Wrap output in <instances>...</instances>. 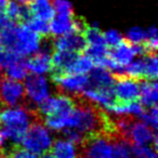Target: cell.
<instances>
[{
	"label": "cell",
	"instance_id": "cell-1",
	"mask_svg": "<svg viewBox=\"0 0 158 158\" xmlns=\"http://www.w3.org/2000/svg\"><path fill=\"white\" fill-rule=\"evenodd\" d=\"M116 133H95L85 136L78 155L87 158H115Z\"/></svg>",
	"mask_w": 158,
	"mask_h": 158
},
{
	"label": "cell",
	"instance_id": "cell-2",
	"mask_svg": "<svg viewBox=\"0 0 158 158\" xmlns=\"http://www.w3.org/2000/svg\"><path fill=\"white\" fill-rule=\"evenodd\" d=\"M52 142L51 134L44 120L38 119L29 125L21 141V145L35 155H41L50 151Z\"/></svg>",
	"mask_w": 158,
	"mask_h": 158
},
{
	"label": "cell",
	"instance_id": "cell-3",
	"mask_svg": "<svg viewBox=\"0 0 158 158\" xmlns=\"http://www.w3.org/2000/svg\"><path fill=\"white\" fill-rule=\"evenodd\" d=\"M74 110V99L66 93L57 91L56 94L53 97L47 98L44 101L37 105V110L40 116H65L69 115Z\"/></svg>",
	"mask_w": 158,
	"mask_h": 158
},
{
	"label": "cell",
	"instance_id": "cell-4",
	"mask_svg": "<svg viewBox=\"0 0 158 158\" xmlns=\"http://www.w3.org/2000/svg\"><path fill=\"white\" fill-rule=\"evenodd\" d=\"M26 95L23 84L2 76L0 78V108L23 106Z\"/></svg>",
	"mask_w": 158,
	"mask_h": 158
},
{
	"label": "cell",
	"instance_id": "cell-5",
	"mask_svg": "<svg viewBox=\"0 0 158 158\" xmlns=\"http://www.w3.org/2000/svg\"><path fill=\"white\" fill-rule=\"evenodd\" d=\"M51 79L55 84L56 91L70 95L81 94L89 86V78L87 75L80 74H51Z\"/></svg>",
	"mask_w": 158,
	"mask_h": 158
},
{
	"label": "cell",
	"instance_id": "cell-6",
	"mask_svg": "<svg viewBox=\"0 0 158 158\" xmlns=\"http://www.w3.org/2000/svg\"><path fill=\"white\" fill-rule=\"evenodd\" d=\"M114 75V94L118 102H134L139 100L140 95V80L126 76L123 73Z\"/></svg>",
	"mask_w": 158,
	"mask_h": 158
},
{
	"label": "cell",
	"instance_id": "cell-7",
	"mask_svg": "<svg viewBox=\"0 0 158 158\" xmlns=\"http://www.w3.org/2000/svg\"><path fill=\"white\" fill-rule=\"evenodd\" d=\"M41 36L29 29L25 24H18L16 26V40L13 51L21 56L34 54L40 48Z\"/></svg>",
	"mask_w": 158,
	"mask_h": 158
},
{
	"label": "cell",
	"instance_id": "cell-8",
	"mask_svg": "<svg viewBox=\"0 0 158 158\" xmlns=\"http://www.w3.org/2000/svg\"><path fill=\"white\" fill-rule=\"evenodd\" d=\"M24 90L26 99L29 102L38 105L42 101L50 97V87L48 80L41 75L33 74L31 76L27 75L24 79Z\"/></svg>",
	"mask_w": 158,
	"mask_h": 158
},
{
	"label": "cell",
	"instance_id": "cell-9",
	"mask_svg": "<svg viewBox=\"0 0 158 158\" xmlns=\"http://www.w3.org/2000/svg\"><path fill=\"white\" fill-rule=\"evenodd\" d=\"M53 50L72 51L76 53H82L87 46L86 39L82 34L68 33L65 35L57 36L52 39Z\"/></svg>",
	"mask_w": 158,
	"mask_h": 158
},
{
	"label": "cell",
	"instance_id": "cell-10",
	"mask_svg": "<svg viewBox=\"0 0 158 158\" xmlns=\"http://www.w3.org/2000/svg\"><path fill=\"white\" fill-rule=\"evenodd\" d=\"M136 55L135 50H134V46L123 38V40L118 44L117 46L113 47L112 50L108 51V56L113 62L117 64L121 69L130 64L133 61L134 56Z\"/></svg>",
	"mask_w": 158,
	"mask_h": 158
},
{
	"label": "cell",
	"instance_id": "cell-11",
	"mask_svg": "<svg viewBox=\"0 0 158 158\" xmlns=\"http://www.w3.org/2000/svg\"><path fill=\"white\" fill-rule=\"evenodd\" d=\"M51 54L52 53L44 52L41 50H38L37 52L34 53L27 61H25L28 72L37 75L51 73V70H52Z\"/></svg>",
	"mask_w": 158,
	"mask_h": 158
},
{
	"label": "cell",
	"instance_id": "cell-12",
	"mask_svg": "<svg viewBox=\"0 0 158 158\" xmlns=\"http://www.w3.org/2000/svg\"><path fill=\"white\" fill-rule=\"evenodd\" d=\"M79 54L80 53L72 52V51L53 50L52 54H51V62H52L51 74L67 73L72 64L74 63V61Z\"/></svg>",
	"mask_w": 158,
	"mask_h": 158
},
{
	"label": "cell",
	"instance_id": "cell-13",
	"mask_svg": "<svg viewBox=\"0 0 158 158\" xmlns=\"http://www.w3.org/2000/svg\"><path fill=\"white\" fill-rule=\"evenodd\" d=\"M88 88L94 89H108L114 87L115 78L110 70L103 67H93L90 70Z\"/></svg>",
	"mask_w": 158,
	"mask_h": 158
},
{
	"label": "cell",
	"instance_id": "cell-14",
	"mask_svg": "<svg viewBox=\"0 0 158 158\" xmlns=\"http://www.w3.org/2000/svg\"><path fill=\"white\" fill-rule=\"evenodd\" d=\"M104 110L108 114L114 115H130V116L140 117L144 112V107L138 101L134 102H118L114 101L113 103L104 106Z\"/></svg>",
	"mask_w": 158,
	"mask_h": 158
},
{
	"label": "cell",
	"instance_id": "cell-15",
	"mask_svg": "<svg viewBox=\"0 0 158 158\" xmlns=\"http://www.w3.org/2000/svg\"><path fill=\"white\" fill-rule=\"evenodd\" d=\"M158 99V85L156 80H140V95L139 100L143 107H152L157 105Z\"/></svg>",
	"mask_w": 158,
	"mask_h": 158
},
{
	"label": "cell",
	"instance_id": "cell-16",
	"mask_svg": "<svg viewBox=\"0 0 158 158\" xmlns=\"http://www.w3.org/2000/svg\"><path fill=\"white\" fill-rule=\"evenodd\" d=\"M81 94L88 100L92 101L93 103L98 105L106 106L108 104L113 103L115 100L114 89H94V88H87L81 92Z\"/></svg>",
	"mask_w": 158,
	"mask_h": 158
},
{
	"label": "cell",
	"instance_id": "cell-17",
	"mask_svg": "<svg viewBox=\"0 0 158 158\" xmlns=\"http://www.w3.org/2000/svg\"><path fill=\"white\" fill-rule=\"evenodd\" d=\"M75 15V14H74ZM74 15H56L51 20L49 24L50 27V35L57 37V36L65 35L68 33H75L73 18Z\"/></svg>",
	"mask_w": 158,
	"mask_h": 158
},
{
	"label": "cell",
	"instance_id": "cell-18",
	"mask_svg": "<svg viewBox=\"0 0 158 158\" xmlns=\"http://www.w3.org/2000/svg\"><path fill=\"white\" fill-rule=\"evenodd\" d=\"M27 6L31 10V15L47 22L51 21L55 16V11L50 0H31Z\"/></svg>",
	"mask_w": 158,
	"mask_h": 158
},
{
	"label": "cell",
	"instance_id": "cell-19",
	"mask_svg": "<svg viewBox=\"0 0 158 158\" xmlns=\"http://www.w3.org/2000/svg\"><path fill=\"white\" fill-rule=\"evenodd\" d=\"M51 151L55 158H77L78 148L66 139H56L52 142Z\"/></svg>",
	"mask_w": 158,
	"mask_h": 158
},
{
	"label": "cell",
	"instance_id": "cell-20",
	"mask_svg": "<svg viewBox=\"0 0 158 158\" xmlns=\"http://www.w3.org/2000/svg\"><path fill=\"white\" fill-rule=\"evenodd\" d=\"M28 75V68L26 66V62L24 59L19 60L15 63L11 64L5 69V74L3 76L7 77L12 80H16V81H21L24 80Z\"/></svg>",
	"mask_w": 158,
	"mask_h": 158
},
{
	"label": "cell",
	"instance_id": "cell-21",
	"mask_svg": "<svg viewBox=\"0 0 158 158\" xmlns=\"http://www.w3.org/2000/svg\"><path fill=\"white\" fill-rule=\"evenodd\" d=\"M93 67H94V64H93L92 60L88 55L84 54V53H80L76 57V60L72 64V66L69 67L67 73H69V74L87 75L88 73H90V70Z\"/></svg>",
	"mask_w": 158,
	"mask_h": 158
},
{
	"label": "cell",
	"instance_id": "cell-22",
	"mask_svg": "<svg viewBox=\"0 0 158 158\" xmlns=\"http://www.w3.org/2000/svg\"><path fill=\"white\" fill-rule=\"evenodd\" d=\"M123 74L126 76L131 77L136 80H143L145 79V63H144V57H140V59L132 61L130 64H128L125 68H123Z\"/></svg>",
	"mask_w": 158,
	"mask_h": 158
},
{
	"label": "cell",
	"instance_id": "cell-23",
	"mask_svg": "<svg viewBox=\"0 0 158 158\" xmlns=\"http://www.w3.org/2000/svg\"><path fill=\"white\" fill-rule=\"evenodd\" d=\"M29 29H31L33 31H35L36 34L40 35L42 38L48 37L50 35V27L47 21L41 20L39 18H36V16H31L29 20H27L24 23Z\"/></svg>",
	"mask_w": 158,
	"mask_h": 158
},
{
	"label": "cell",
	"instance_id": "cell-24",
	"mask_svg": "<svg viewBox=\"0 0 158 158\" xmlns=\"http://www.w3.org/2000/svg\"><path fill=\"white\" fill-rule=\"evenodd\" d=\"M82 35L86 39L87 44H106L103 33L100 31L97 25H92V26L88 25Z\"/></svg>",
	"mask_w": 158,
	"mask_h": 158
},
{
	"label": "cell",
	"instance_id": "cell-25",
	"mask_svg": "<svg viewBox=\"0 0 158 158\" xmlns=\"http://www.w3.org/2000/svg\"><path fill=\"white\" fill-rule=\"evenodd\" d=\"M22 59H24V57L18 54L15 51L0 46V70H5L8 66Z\"/></svg>",
	"mask_w": 158,
	"mask_h": 158
},
{
	"label": "cell",
	"instance_id": "cell-26",
	"mask_svg": "<svg viewBox=\"0 0 158 158\" xmlns=\"http://www.w3.org/2000/svg\"><path fill=\"white\" fill-rule=\"evenodd\" d=\"M143 57L145 63V79L156 80L158 75L157 54H145Z\"/></svg>",
	"mask_w": 158,
	"mask_h": 158
},
{
	"label": "cell",
	"instance_id": "cell-27",
	"mask_svg": "<svg viewBox=\"0 0 158 158\" xmlns=\"http://www.w3.org/2000/svg\"><path fill=\"white\" fill-rule=\"evenodd\" d=\"M132 158H157V151L151 145H131Z\"/></svg>",
	"mask_w": 158,
	"mask_h": 158
},
{
	"label": "cell",
	"instance_id": "cell-28",
	"mask_svg": "<svg viewBox=\"0 0 158 158\" xmlns=\"http://www.w3.org/2000/svg\"><path fill=\"white\" fill-rule=\"evenodd\" d=\"M22 10L23 5H20V2H18L16 0H9L7 7H6L5 13L7 14V16L12 22L16 23V24H21Z\"/></svg>",
	"mask_w": 158,
	"mask_h": 158
},
{
	"label": "cell",
	"instance_id": "cell-29",
	"mask_svg": "<svg viewBox=\"0 0 158 158\" xmlns=\"http://www.w3.org/2000/svg\"><path fill=\"white\" fill-rule=\"evenodd\" d=\"M146 38H147L146 31H144L141 27H132L131 29L128 31L125 39L132 44H143Z\"/></svg>",
	"mask_w": 158,
	"mask_h": 158
},
{
	"label": "cell",
	"instance_id": "cell-30",
	"mask_svg": "<svg viewBox=\"0 0 158 158\" xmlns=\"http://www.w3.org/2000/svg\"><path fill=\"white\" fill-rule=\"evenodd\" d=\"M157 105H154L152 107L147 108V110H144V112L140 116V118L142 119L143 123H145L147 126H149L155 131L157 129Z\"/></svg>",
	"mask_w": 158,
	"mask_h": 158
},
{
	"label": "cell",
	"instance_id": "cell-31",
	"mask_svg": "<svg viewBox=\"0 0 158 158\" xmlns=\"http://www.w3.org/2000/svg\"><path fill=\"white\" fill-rule=\"evenodd\" d=\"M57 15H74L72 3L68 0H50Z\"/></svg>",
	"mask_w": 158,
	"mask_h": 158
},
{
	"label": "cell",
	"instance_id": "cell-32",
	"mask_svg": "<svg viewBox=\"0 0 158 158\" xmlns=\"http://www.w3.org/2000/svg\"><path fill=\"white\" fill-rule=\"evenodd\" d=\"M6 153L10 156L11 158H38L37 155L33 154L31 152L25 149L20 144H14L12 145L10 148L7 149Z\"/></svg>",
	"mask_w": 158,
	"mask_h": 158
},
{
	"label": "cell",
	"instance_id": "cell-33",
	"mask_svg": "<svg viewBox=\"0 0 158 158\" xmlns=\"http://www.w3.org/2000/svg\"><path fill=\"white\" fill-rule=\"evenodd\" d=\"M85 136L86 135H85L84 133H81V132L78 131V130L75 129V128H66V129H64V139H66V140L74 143L77 146V148L81 145Z\"/></svg>",
	"mask_w": 158,
	"mask_h": 158
},
{
	"label": "cell",
	"instance_id": "cell-34",
	"mask_svg": "<svg viewBox=\"0 0 158 158\" xmlns=\"http://www.w3.org/2000/svg\"><path fill=\"white\" fill-rule=\"evenodd\" d=\"M103 35L107 47H110V48L117 46L123 40V37L121 36V34L117 31H114V29H110V31H107L106 33H103Z\"/></svg>",
	"mask_w": 158,
	"mask_h": 158
},
{
	"label": "cell",
	"instance_id": "cell-35",
	"mask_svg": "<svg viewBox=\"0 0 158 158\" xmlns=\"http://www.w3.org/2000/svg\"><path fill=\"white\" fill-rule=\"evenodd\" d=\"M14 24V22H12L9 18L7 16V14L5 12H0V29H3L6 27L10 26V25Z\"/></svg>",
	"mask_w": 158,
	"mask_h": 158
},
{
	"label": "cell",
	"instance_id": "cell-36",
	"mask_svg": "<svg viewBox=\"0 0 158 158\" xmlns=\"http://www.w3.org/2000/svg\"><path fill=\"white\" fill-rule=\"evenodd\" d=\"M9 0H0V12H5Z\"/></svg>",
	"mask_w": 158,
	"mask_h": 158
},
{
	"label": "cell",
	"instance_id": "cell-37",
	"mask_svg": "<svg viewBox=\"0 0 158 158\" xmlns=\"http://www.w3.org/2000/svg\"><path fill=\"white\" fill-rule=\"evenodd\" d=\"M40 158H55V157L52 153H50V152H46V153L41 154V157Z\"/></svg>",
	"mask_w": 158,
	"mask_h": 158
},
{
	"label": "cell",
	"instance_id": "cell-38",
	"mask_svg": "<svg viewBox=\"0 0 158 158\" xmlns=\"http://www.w3.org/2000/svg\"><path fill=\"white\" fill-rule=\"evenodd\" d=\"M77 158H87V157H85V156H81V155H78V157Z\"/></svg>",
	"mask_w": 158,
	"mask_h": 158
},
{
	"label": "cell",
	"instance_id": "cell-39",
	"mask_svg": "<svg viewBox=\"0 0 158 158\" xmlns=\"http://www.w3.org/2000/svg\"><path fill=\"white\" fill-rule=\"evenodd\" d=\"M3 76V74H2V70H0V78Z\"/></svg>",
	"mask_w": 158,
	"mask_h": 158
},
{
	"label": "cell",
	"instance_id": "cell-40",
	"mask_svg": "<svg viewBox=\"0 0 158 158\" xmlns=\"http://www.w3.org/2000/svg\"><path fill=\"white\" fill-rule=\"evenodd\" d=\"M19 1H20V0H19Z\"/></svg>",
	"mask_w": 158,
	"mask_h": 158
}]
</instances>
